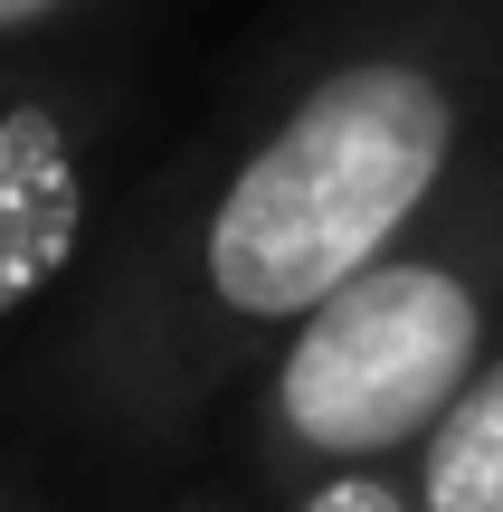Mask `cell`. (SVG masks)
I'll list each match as a JSON object with an SVG mask.
<instances>
[{"label": "cell", "mask_w": 503, "mask_h": 512, "mask_svg": "<svg viewBox=\"0 0 503 512\" xmlns=\"http://www.w3.org/2000/svg\"><path fill=\"white\" fill-rule=\"evenodd\" d=\"M485 152H503V0H295L124 190L19 408L105 465H181L247 370Z\"/></svg>", "instance_id": "1"}, {"label": "cell", "mask_w": 503, "mask_h": 512, "mask_svg": "<svg viewBox=\"0 0 503 512\" xmlns=\"http://www.w3.org/2000/svg\"><path fill=\"white\" fill-rule=\"evenodd\" d=\"M503 342V152L466 171L390 256L304 313L238 380L219 456L257 503L342 465H409Z\"/></svg>", "instance_id": "2"}, {"label": "cell", "mask_w": 503, "mask_h": 512, "mask_svg": "<svg viewBox=\"0 0 503 512\" xmlns=\"http://www.w3.org/2000/svg\"><path fill=\"white\" fill-rule=\"evenodd\" d=\"M143 114L133 57L114 38H76L0 67V332L76 294L114 228V171Z\"/></svg>", "instance_id": "3"}, {"label": "cell", "mask_w": 503, "mask_h": 512, "mask_svg": "<svg viewBox=\"0 0 503 512\" xmlns=\"http://www.w3.org/2000/svg\"><path fill=\"white\" fill-rule=\"evenodd\" d=\"M418 512H503V342L409 456Z\"/></svg>", "instance_id": "4"}, {"label": "cell", "mask_w": 503, "mask_h": 512, "mask_svg": "<svg viewBox=\"0 0 503 512\" xmlns=\"http://www.w3.org/2000/svg\"><path fill=\"white\" fill-rule=\"evenodd\" d=\"M266 512H418V484H409V465H342V475L295 484Z\"/></svg>", "instance_id": "5"}, {"label": "cell", "mask_w": 503, "mask_h": 512, "mask_svg": "<svg viewBox=\"0 0 503 512\" xmlns=\"http://www.w3.org/2000/svg\"><path fill=\"white\" fill-rule=\"evenodd\" d=\"M105 10H114V0H0V67H10V57H48V48L95 38Z\"/></svg>", "instance_id": "6"}, {"label": "cell", "mask_w": 503, "mask_h": 512, "mask_svg": "<svg viewBox=\"0 0 503 512\" xmlns=\"http://www.w3.org/2000/svg\"><path fill=\"white\" fill-rule=\"evenodd\" d=\"M0 512H67V503H57L48 465H29V456H0Z\"/></svg>", "instance_id": "7"}, {"label": "cell", "mask_w": 503, "mask_h": 512, "mask_svg": "<svg viewBox=\"0 0 503 512\" xmlns=\"http://www.w3.org/2000/svg\"><path fill=\"white\" fill-rule=\"evenodd\" d=\"M162 512H266V503L247 494L238 475H219V484H181V494H171Z\"/></svg>", "instance_id": "8"}]
</instances>
